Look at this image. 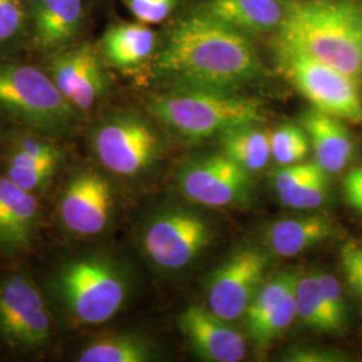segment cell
I'll use <instances>...</instances> for the list:
<instances>
[{
    "label": "cell",
    "mask_w": 362,
    "mask_h": 362,
    "mask_svg": "<svg viewBox=\"0 0 362 362\" xmlns=\"http://www.w3.org/2000/svg\"><path fill=\"white\" fill-rule=\"evenodd\" d=\"M61 152L58 148L34 137L22 139L15 144L8 160L10 167L18 168H55Z\"/></svg>",
    "instance_id": "26"
},
{
    "label": "cell",
    "mask_w": 362,
    "mask_h": 362,
    "mask_svg": "<svg viewBox=\"0 0 362 362\" xmlns=\"http://www.w3.org/2000/svg\"><path fill=\"white\" fill-rule=\"evenodd\" d=\"M288 0H208L203 13L242 33H263L281 27Z\"/></svg>",
    "instance_id": "17"
},
{
    "label": "cell",
    "mask_w": 362,
    "mask_h": 362,
    "mask_svg": "<svg viewBox=\"0 0 362 362\" xmlns=\"http://www.w3.org/2000/svg\"><path fill=\"white\" fill-rule=\"evenodd\" d=\"M177 181L187 199L211 208L238 206L246 202L252 189L250 172L224 153L187 163Z\"/></svg>",
    "instance_id": "9"
},
{
    "label": "cell",
    "mask_w": 362,
    "mask_h": 362,
    "mask_svg": "<svg viewBox=\"0 0 362 362\" xmlns=\"http://www.w3.org/2000/svg\"><path fill=\"white\" fill-rule=\"evenodd\" d=\"M336 233L333 221L326 216L310 215L279 220L266 233V242L279 257H296L330 239Z\"/></svg>",
    "instance_id": "19"
},
{
    "label": "cell",
    "mask_w": 362,
    "mask_h": 362,
    "mask_svg": "<svg viewBox=\"0 0 362 362\" xmlns=\"http://www.w3.org/2000/svg\"><path fill=\"white\" fill-rule=\"evenodd\" d=\"M113 192L109 181L94 170L78 173L66 187L59 216L66 228L81 236L103 233L112 215Z\"/></svg>",
    "instance_id": "12"
},
{
    "label": "cell",
    "mask_w": 362,
    "mask_h": 362,
    "mask_svg": "<svg viewBox=\"0 0 362 362\" xmlns=\"http://www.w3.org/2000/svg\"><path fill=\"white\" fill-rule=\"evenodd\" d=\"M214 311L191 306L179 317V327L194 354L209 362H239L246 357V342L240 333Z\"/></svg>",
    "instance_id": "14"
},
{
    "label": "cell",
    "mask_w": 362,
    "mask_h": 362,
    "mask_svg": "<svg viewBox=\"0 0 362 362\" xmlns=\"http://www.w3.org/2000/svg\"><path fill=\"white\" fill-rule=\"evenodd\" d=\"M149 110L169 129L189 140H203L228 130L259 125L264 112L258 101L231 91L182 86L152 100Z\"/></svg>",
    "instance_id": "3"
},
{
    "label": "cell",
    "mask_w": 362,
    "mask_h": 362,
    "mask_svg": "<svg viewBox=\"0 0 362 362\" xmlns=\"http://www.w3.org/2000/svg\"><path fill=\"white\" fill-rule=\"evenodd\" d=\"M55 173V168H18L7 165V177L27 192H37L45 188Z\"/></svg>",
    "instance_id": "33"
},
{
    "label": "cell",
    "mask_w": 362,
    "mask_h": 362,
    "mask_svg": "<svg viewBox=\"0 0 362 362\" xmlns=\"http://www.w3.org/2000/svg\"><path fill=\"white\" fill-rule=\"evenodd\" d=\"M152 357L149 345L134 336L104 337L93 341L78 356L79 362H145Z\"/></svg>",
    "instance_id": "23"
},
{
    "label": "cell",
    "mask_w": 362,
    "mask_h": 362,
    "mask_svg": "<svg viewBox=\"0 0 362 362\" xmlns=\"http://www.w3.org/2000/svg\"><path fill=\"white\" fill-rule=\"evenodd\" d=\"M341 266L350 288L362 300V246L348 242L341 248Z\"/></svg>",
    "instance_id": "32"
},
{
    "label": "cell",
    "mask_w": 362,
    "mask_h": 362,
    "mask_svg": "<svg viewBox=\"0 0 362 362\" xmlns=\"http://www.w3.org/2000/svg\"><path fill=\"white\" fill-rule=\"evenodd\" d=\"M211 240V228L200 215L172 209L149 221L144 233L143 246L157 267L175 272L194 262Z\"/></svg>",
    "instance_id": "7"
},
{
    "label": "cell",
    "mask_w": 362,
    "mask_h": 362,
    "mask_svg": "<svg viewBox=\"0 0 362 362\" xmlns=\"http://www.w3.org/2000/svg\"><path fill=\"white\" fill-rule=\"evenodd\" d=\"M25 0H0V50L8 49L26 33Z\"/></svg>",
    "instance_id": "28"
},
{
    "label": "cell",
    "mask_w": 362,
    "mask_h": 362,
    "mask_svg": "<svg viewBox=\"0 0 362 362\" xmlns=\"http://www.w3.org/2000/svg\"><path fill=\"white\" fill-rule=\"evenodd\" d=\"M0 333L13 344L34 348L49 341L52 320L35 285L23 275L0 284Z\"/></svg>",
    "instance_id": "11"
},
{
    "label": "cell",
    "mask_w": 362,
    "mask_h": 362,
    "mask_svg": "<svg viewBox=\"0 0 362 362\" xmlns=\"http://www.w3.org/2000/svg\"><path fill=\"white\" fill-rule=\"evenodd\" d=\"M296 308L297 318L305 326L329 333L341 330L326 305L315 272L299 276L296 287Z\"/></svg>",
    "instance_id": "22"
},
{
    "label": "cell",
    "mask_w": 362,
    "mask_h": 362,
    "mask_svg": "<svg viewBox=\"0 0 362 362\" xmlns=\"http://www.w3.org/2000/svg\"><path fill=\"white\" fill-rule=\"evenodd\" d=\"M276 55L284 76L314 109L341 119L362 122L357 79L288 46L276 43Z\"/></svg>",
    "instance_id": "5"
},
{
    "label": "cell",
    "mask_w": 362,
    "mask_h": 362,
    "mask_svg": "<svg viewBox=\"0 0 362 362\" xmlns=\"http://www.w3.org/2000/svg\"><path fill=\"white\" fill-rule=\"evenodd\" d=\"M93 146L105 168L119 176H134L153 163L158 139L140 117L118 115L95 129Z\"/></svg>",
    "instance_id": "8"
},
{
    "label": "cell",
    "mask_w": 362,
    "mask_h": 362,
    "mask_svg": "<svg viewBox=\"0 0 362 362\" xmlns=\"http://www.w3.org/2000/svg\"><path fill=\"white\" fill-rule=\"evenodd\" d=\"M223 153L250 173L264 168L272 158V132L248 125L220 134Z\"/></svg>",
    "instance_id": "21"
},
{
    "label": "cell",
    "mask_w": 362,
    "mask_h": 362,
    "mask_svg": "<svg viewBox=\"0 0 362 362\" xmlns=\"http://www.w3.org/2000/svg\"><path fill=\"white\" fill-rule=\"evenodd\" d=\"M58 90L77 110H89L106 88L104 67L90 45L66 49L54 57L50 66Z\"/></svg>",
    "instance_id": "13"
},
{
    "label": "cell",
    "mask_w": 362,
    "mask_h": 362,
    "mask_svg": "<svg viewBox=\"0 0 362 362\" xmlns=\"http://www.w3.org/2000/svg\"><path fill=\"white\" fill-rule=\"evenodd\" d=\"M157 70L182 86L231 91L258 77L260 61L245 33L202 11L172 28Z\"/></svg>",
    "instance_id": "1"
},
{
    "label": "cell",
    "mask_w": 362,
    "mask_h": 362,
    "mask_svg": "<svg viewBox=\"0 0 362 362\" xmlns=\"http://www.w3.org/2000/svg\"><path fill=\"white\" fill-rule=\"evenodd\" d=\"M0 107L45 132L69 129L77 116L50 76L21 64H0Z\"/></svg>",
    "instance_id": "4"
},
{
    "label": "cell",
    "mask_w": 362,
    "mask_h": 362,
    "mask_svg": "<svg viewBox=\"0 0 362 362\" xmlns=\"http://www.w3.org/2000/svg\"><path fill=\"white\" fill-rule=\"evenodd\" d=\"M105 57L112 65L128 69L143 64L155 50L156 35L144 23H127L110 27L103 38Z\"/></svg>",
    "instance_id": "20"
},
{
    "label": "cell",
    "mask_w": 362,
    "mask_h": 362,
    "mask_svg": "<svg viewBox=\"0 0 362 362\" xmlns=\"http://www.w3.org/2000/svg\"><path fill=\"white\" fill-rule=\"evenodd\" d=\"M315 274H317V278H318V284L321 287V291L324 294L326 305L332 313L338 327L342 330L346 325L348 311H346V305H345V300L342 297L341 285L333 275H330L327 272H315Z\"/></svg>",
    "instance_id": "30"
},
{
    "label": "cell",
    "mask_w": 362,
    "mask_h": 362,
    "mask_svg": "<svg viewBox=\"0 0 362 362\" xmlns=\"http://www.w3.org/2000/svg\"><path fill=\"white\" fill-rule=\"evenodd\" d=\"M322 168L317 161L314 163H296L291 165H285V168L278 170L274 177V187L276 194H285L287 191L297 187L298 184L303 182Z\"/></svg>",
    "instance_id": "31"
},
{
    "label": "cell",
    "mask_w": 362,
    "mask_h": 362,
    "mask_svg": "<svg viewBox=\"0 0 362 362\" xmlns=\"http://www.w3.org/2000/svg\"><path fill=\"white\" fill-rule=\"evenodd\" d=\"M297 287V286H296ZM297 318L296 288L290 291L275 308H272L258 324L247 327L248 334L259 349L266 348L276 337L281 336Z\"/></svg>",
    "instance_id": "24"
},
{
    "label": "cell",
    "mask_w": 362,
    "mask_h": 362,
    "mask_svg": "<svg viewBox=\"0 0 362 362\" xmlns=\"http://www.w3.org/2000/svg\"><path fill=\"white\" fill-rule=\"evenodd\" d=\"M33 37L43 50H58L77 38L83 21L82 0H35L31 8Z\"/></svg>",
    "instance_id": "16"
},
{
    "label": "cell",
    "mask_w": 362,
    "mask_h": 362,
    "mask_svg": "<svg viewBox=\"0 0 362 362\" xmlns=\"http://www.w3.org/2000/svg\"><path fill=\"white\" fill-rule=\"evenodd\" d=\"M58 285L66 308L82 324L109 321L127 298V285L121 272L106 259L95 257L66 264Z\"/></svg>",
    "instance_id": "6"
},
{
    "label": "cell",
    "mask_w": 362,
    "mask_h": 362,
    "mask_svg": "<svg viewBox=\"0 0 362 362\" xmlns=\"http://www.w3.org/2000/svg\"><path fill=\"white\" fill-rule=\"evenodd\" d=\"M342 191L346 203L362 215V165L346 173L342 181Z\"/></svg>",
    "instance_id": "34"
},
{
    "label": "cell",
    "mask_w": 362,
    "mask_h": 362,
    "mask_svg": "<svg viewBox=\"0 0 362 362\" xmlns=\"http://www.w3.org/2000/svg\"><path fill=\"white\" fill-rule=\"evenodd\" d=\"M267 264L269 255L260 248L235 252L208 281V309L226 321L242 317L263 284Z\"/></svg>",
    "instance_id": "10"
},
{
    "label": "cell",
    "mask_w": 362,
    "mask_h": 362,
    "mask_svg": "<svg viewBox=\"0 0 362 362\" xmlns=\"http://www.w3.org/2000/svg\"><path fill=\"white\" fill-rule=\"evenodd\" d=\"M329 194V180L324 169L310 179L298 184L285 194H278L281 202L296 209H314L322 206Z\"/></svg>",
    "instance_id": "27"
},
{
    "label": "cell",
    "mask_w": 362,
    "mask_h": 362,
    "mask_svg": "<svg viewBox=\"0 0 362 362\" xmlns=\"http://www.w3.org/2000/svg\"><path fill=\"white\" fill-rule=\"evenodd\" d=\"M38 200L7 176L0 177V248L26 246L38 219Z\"/></svg>",
    "instance_id": "18"
},
{
    "label": "cell",
    "mask_w": 362,
    "mask_h": 362,
    "mask_svg": "<svg viewBox=\"0 0 362 362\" xmlns=\"http://www.w3.org/2000/svg\"><path fill=\"white\" fill-rule=\"evenodd\" d=\"M287 357H288L290 361L327 362L339 360V358H337L336 353L318 349H302V348H298V349L290 351Z\"/></svg>",
    "instance_id": "35"
},
{
    "label": "cell",
    "mask_w": 362,
    "mask_h": 362,
    "mask_svg": "<svg viewBox=\"0 0 362 362\" xmlns=\"http://www.w3.org/2000/svg\"><path fill=\"white\" fill-rule=\"evenodd\" d=\"M278 45L362 77V0H288Z\"/></svg>",
    "instance_id": "2"
},
{
    "label": "cell",
    "mask_w": 362,
    "mask_h": 362,
    "mask_svg": "<svg viewBox=\"0 0 362 362\" xmlns=\"http://www.w3.org/2000/svg\"><path fill=\"white\" fill-rule=\"evenodd\" d=\"M302 125L313 144L315 161L326 173H338L349 165L354 156V141L349 129L337 118L317 109L302 115Z\"/></svg>",
    "instance_id": "15"
},
{
    "label": "cell",
    "mask_w": 362,
    "mask_h": 362,
    "mask_svg": "<svg viewBox=\"0 0 362 362\" xmlns=\"http://www.w3.org/2000/svg\"><path fill=\"white\" fill-rule=\"evenodd\" d=\"M132 15L144 25H157L168 18L177 0H124Z\"/></svg>",
    "instance_id": "29"
},
{
    "label": "cell",
    "mask_w": 362,
    "mask_h": 362,
    "mask_svg": "<svg viewBox=\"0 0 362 362\" xmlns=\"http://www.w3.org/2000/svg\"><path fill=\"white\" fill-rule=\"evenodd\" d=\"M309 136L300 127L286 124L272 132V157L281 165L300 163L309 153Z\"/></svg>",
    "instance_id": "25"
}]
</instances>
